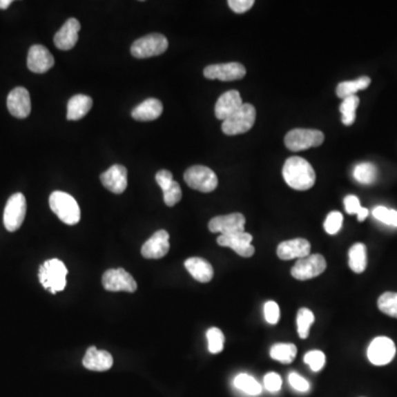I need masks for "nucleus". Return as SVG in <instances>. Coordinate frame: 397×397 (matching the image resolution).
Masks as SVG:
<instances>
[{
  "mask_svg": "<svg viewBox=\"0 0 397 397\" xmlns=\"http://www.w3.org/2000/svg\"><path fill=\"white\" fill-rule=\"evenodd\" d=\"M93 106V99L90 96L77 94L73 96L68 103V114L66 118L69 121H79L84 116L88 115L90 108Z\"/></svg>",
  "mask_w": 397,
  "mask_h": 397,
  "instance_id": "nucleus-26",
  "label": "nucleus"
},
{
  "mask_svg": "<svg viewBox=\"0 0 397 397\" xmlns=\"http://www.w3.org/2000/svg\"><path fill=\"white\" fill-rule=\"evenodd\" d=\"M169 233L167 231H157L142 247V255L148 260H159L169 252Z\"/></svg>",
  "mask_w": 397,
  "mask_h": 397,
  "instance_id": "nucleus-16",
  "label": "nucleus"
},
{
  "mask_svg": "<svg viewBox=\"0 0 397 397\" xmlns=\"http://www.w3.org/2000/svg\"><path fill=\"white\" fill-rule=\"evenodd\" d=\"M311 245L304 238H293L289 241L282 242L277 247V256L282 260L293 258H307L310 255Z\"/></svg>",
  "mask_w": 397,
  "mask_h": 397,
  "instance_id": "nucleus-19",
  "label": "nucleus"
},
{
  "mask_svg": "<svg viewBox=\"0 0 397 397\" xmlns=\"http://www.w3.org/2000/svg\"><path fill=\"white\" fill-rule=\"evenodd\" d=\"M184 178L190 188L204 193L214 191L219 184L215 173L206 166H192L184 173Z\"/></svg>",
  "mask_w": 397,
  "mask_h": 397,
  "instance_id": "nucleus-6",
  "label": "nucleus"
},
{
  "mask_svg": "<svg viewBox=\"0 0 397 397\" xmlns=\"http://www.w3.org/2000/svg\"><path fill=\"white\" fill-rule=\"evenodd\" d=\"M206 339H208L209 351L212 354H217L222 352L224 348V334L219 328L209 329L206 332Z\"/></svg>",
  "mask_w": 397,
  "mask_h": 397,
  "instance_id": "nucleus-35",
  "label": "nucleus"
},
{
  "mask_svg": "<svg viewBox=\"0 0 397 397\" xmlns=\"http://www.w3.org/2000/svg\"><path fill=\"white\" fill-rule=\"evenodd\" d=\"M186 271H189L195 280L200 282H211L214 271L211 264L208 260L200 258H191L184 262Z\"/></svg>",
  "mask_w": 397,
  "mask_h": 397,
  "instance_id": "nucleus-25",
  "label": "nucleus"
},
{
  "mask_svg": "<svg viewBox=\"0 0 397 397\" xmlns=\"http://www.w3.org/2000/svg\"><path fill=\"white\" fill-rule=\"evenodd\" d=\"M252 241L253 236L245 232L231 235H220L217 240L220 246L230 247L242 258H251L254 255L255 247L252 245Z\"/></svg>",
  "mask_w": 397,
  "mask_h": 397,
  "instance_id": "nucleus-14",
  "label": "nucleus"
},
{
  "mask_svg": "<svg viewBox=\"0 0 397 397\" xmlns=\"http://www.w3.org/2000/svg\"><path fill=\"white\" fill-rule=\"evenodd\" d=\"M378 169L370 162H362L356 164L354 170V177L360 184H371L376 181Z\"/></svg>",
  "mask_w": 397,
  "mask_h": 397,
  "instance_id": "nucleus-31",
  "label": "nucleus"
},
{
  "mask_svg": "<svg viewBox=\"0 0 397 397\" xmlns=\"http://www.w3.org/2000/svg\"><path fill=\"white\" fill-rule=\"evenodd\" d=\"M50 208L66 225H75L81 220V210L75 197L64 191H55L50 195Z\"/></svg>",
  "mask_w": 397,
  "mask_h": 397,
  "instance_id": "nucleus-2",
  "label": "nucleus"
},
{
  "mask_svg": "<svg viewBox=\"0 0 397 397\" xmlns=\"http://www.w3.org/2000/svg\"><path fill=\"white\" fill-rule=\"evenodd\" d=\"M203 75L209 79H220V81H236L241 79L246 75V69L243 64L238 62L230 64H212L206 66Z\"/></svg>",
  "mask_w": 397,
  "mask_h": 397,
  "instance_id": "nucleus-13",
  "label": "nucleus"
},
{
  "mask_svg": "<svg viewBox=\"0 0 397 397\" xmlns=\"http://www.w3.org/2000/svg\"><path fill=\"white\" fill-rule=\"evenodd\" d=\"M315 322V315L311 310L308 308L299 309L297 315V328H298V336L302 339H307L309 337L310 328Z\"/></svg>",
  "mask_w": 397,
  "mask_h": 397,
  "instance_id": "nucleus-33",
  "label": "nucleus"
},
{
  "mask_svg": "<svg viewBox=\"0 0 397 397\" xmlns=\"http://www.w3.org/2000/svg\"><path fill=\"white\" fill-rule=\"evenodd\" d=\"M236 389L249 395H260L262 393V385L253 376L242 373L234 378Z\"/></svg>",
  "mask_w": 397,
  "mask_h": 397,
  "instance_id": "nucleus-30",
  "label": "nucleus"
},
{
  "mask_svg": "<svg viewBox=\"0 0 397 397\" xmlns=\"http://www.w3.org/2000/svg\"><path fill=\"white\" fill-rule=\"evenodd\" d=\"M101 181L107 190L121 195L127 188V169L122 164H114L101 173Z\"/></svg>",
  "mask_w": 397,
  "mask_h": 397,
  "instance_id": "nucleus-20",
  "label": "nucleus"
},
{
  "mask_svg": "<svg viewBox=\"0 0 397 397\" xmlns=\"http://www.w3.org/2000/svg\"><path fill=\"white\" fill-rule=\"evenodd\" d=\"M371 84V79L369 77H361L354 81H345L341 82L337 86V95L340 99H347L350 96L356 95V92L365 90Z\"/></svg>",
  "mask_w": 397,
  "mask_h": 397,
  "instance_id": "nucleus-28",
  "label": "nucleus"
},
{
  "mask_svg": "<svg viewBox=\"0 0 397 397\" xmlns=\"http://www.w3.org/2000/svg\"><path fill=\"white\" fill-rule=\"evenodd\" d=\"M156 181L164 192V201L168 206H173L180 202L182 191L178 182L173 180V173L168 170H160L157 173Z\"/></svg>",
  "mask_w": 397,
  "mask_h": 397,
  "instance_id": "nucleus-18",
  "label": "nucleus"
},
{
  "mask_svg": "<svg viewBox=\"0 0 397 397\" xmlns=\"http://www.w3.org/2000/svg\"><path fill=\"white\" fill-rule=\"evenodd\" d=\"M162 110H164V106H162V101L157 99H148L135 107L132 110V116L136 121H155L160 117Z\"/></svg>",
  "mask_w": 397,
  "mask_h": 397,
  "instance_id": "nucleus-24",
  "label": "nucleus"
},
{
  "mask_svg": "<svg viewBox=\"0 0 397 397\" xmlns=\"http://www.w3.org/2000/svg\"><path fill=\"white\" fill-rule=\"evenodd\" d=\"M373 217L378 221L391 226H397V211L385 206H376L372 212Z\"/></svg>",
  "mask_w": 397,
  "mask_h": 397,
  "instance_id": "nucleus-36",
  "label": "nucleus"
},
{
  "mask_svg": "<svg viewBox=\"0 0 397 397\" xmlns=\"http://www.w3.org/2000/svg\"><path fill=\"white\" fill-rule=\"evenodd\" d=\"M304 361L306 365H309L310 369L313 372H319L322 370V367L326 365V356L319 350L309 351L304 356Z\"/></svg>",
  "mask_w": 397,
  "mask_h": 397,
  "instance_id": "nucleus-37",
  "label": "nucleus"
},
{
  "mask_svg": "<svg viewBox=\"0 0 397 397\" xmlns=\"http://www.w3.org/2000/svg\"><path fill=\"white\" fill-rule=\"evenodd\" d=\"M229 7L235 12V14H244L254 6V0H230Z\"/></svg>",
  "mask_w": 397,
  "mask_h": 397,
  "instance_id": "nucleus-42",
  "label": "nucleus"
},
{
  "mask_svg": "<svg viewBox=\"0 0 397 397\" xmlns=\"http://www.w3.org/2000/svg\"><path fill=\"white\" fill-rule=\"evenodd\" d=\"M11 3H12L11 0H0V9L5 10V9L8 8Z\"/></svg>",
  "mask_w": 397,
  "mask_h": 397,
  "instance_id": "nucleus-45",
  "label": "nucleus"
},
{
  "mask_svg": "<svg viewBox=\"0 0 397 397\" xmlns=\"http://www.w3.org/2000/svg\"><path fill=\"white\" fill-rule=\"evenodd\" d=\"M79 29H81V25L75 18L66 20L64 27L55 33V40H53L55 47L64 51L73 49L79 40Z\"/></svg>",
  "mask_w": 397,
  "mask_h": 397,
  "instance_id": "nucleus-22",
  "label": "nucleus"
},
{
  "mask_svg": "<svg viewBox=\"0 0 397 397\" xmlns=\"http://www.w3.org/2000/svg\"><path fill=\"white\" fill-rule=\"evenodd\" d=\"M282 177L288 186L298 191L309 190L316 182L313 166L302 157L293 156L286 160L282 168Z\"/></svg>",
  "mask_w": 397,
  "mask_h": 397,
  "instance_id": "nucleus-1",
  "label": "nucleus"
},
{
  "mask_svg": "<svg viewBox=\"0 0 397 397\" xmlns=\"http://www.w3.org/2000/svg\"><path fill=\"white\" fill-rule=\"evenodd\" d=\"M282 378L275 372L267 373L264 378V385L269 392H278L282 389Z\"/></svg>",
  "mask_w": 397,
  "mask_h": 397,
  "instance_id": "nucleus-40",
  "label": "nucleus"
},
{
  "mask_svg": "<svg viewBox=\"0 0 397 397\" xmlns=\"http://www.w3.org/2000/svg\"><path fill=\"white\" fill-rule=\"evenodd\" d=\"M359 104L360 99L356 95L343 99L340 105V112L342 114V123L345 126H351L356 122V112Z\"/></svg>",
  "mask_w": 397,
  "mask_h": 397,
  "instance_id": "nucleus-32",
  "label": "nucleus"
},
{
  "mask_svg": "<svg viewBox=\"0 0 397 397\" xmlns=\"http://www.w3.org/2000/svg\"><path fill=\"white\" fill-rule=\"evenodd\" d=\"M27 64L28 69L31 72L42 75L52 69V66H55V58L47 48L36 44L29 50Z\"/></svg>",
  "mask_w": 397,
  "mask_h": 397,
  "instance_id": "nucleus-15",
  "label": "nucleus"
},
{
  "mask_svg": "<svg viewBox=\"0 0 397 397\" xmlns=\"http://www.w3.org/2000/svg\"><path fill=\"white\" fill-rule=\"evenodd\" d=\"M289 383L298 392L306 393L310 389L309 382L306 378L297 374L296 372H291L289 374Z\"/></svg>",
  "mask_w": 397,
  "mask_h": 397,
  "instance_id": "nucleus-41",
  "label": "nucleus"
},
{
  "mask_svg": "<svg viewBox=\"0 0 397 397\" xmlns=\"http://www.w3.org/2000/svg\"><path fill=\"white\" fill-rule=\"evenodd\" d=\"M297 356L296 345L293 343H276L271 349V359L284 363L291 365L295 361Z\"/></svg>",
  "mask_w": 397,
  "mask_h": 397,
  "instance_id": "nucleus-29",
  "label": "nucleus"
},
{
  "mask_svg": "<svg viewBox=\"0 0 397 397\" xmlns=\"http://www.w3.org/2000/svg\"><path fill=\"white\" fill-rule=\"evenodd\" d=\"M168 40L160 33H151L138 39L133 43L130 52L135 58L147 59L162 55L168 49Z\"/></svg>",
  "mask_w": 397,
  "mask_h": 397,
  "instance_id": "nucleus-7",
  "label": "nucleus"
},
{
  "mask_svg": "<svg viewBox=\"0 0 397 397\" xmlns=\"http://www.w3.org/2000/svg\"><path fill=\"white\" fill-rule=\"evenodd\" d=\"M378 306L384 315L397 319V293H384L378 298Z\"/></svg>",
  "mask_w": 397,
  "mask_h": 397,
  "instance_id": "nucleus-34",
  "label": "nucleus"
},
{
  "mask_svg": "<svg viewBox=\"0 0 397 397\" xmlns=\"http://www.w3.org/2000/svg\"><path fill=\"white\" fill-rule=\"evenodd\" d=\"M66 275L68 269L64 262L53 258L44 262L39 269V280L43 288L50 293H57L64 291L66 286Z\"/></svg>",
  "mask_w": 397,
  "mask_h": 397,
  "instance_id": "nucleus-3",
  "label": "nucleus"
},
{
  "mask_svg": "<svg viewBox=\"0 0 397 397\" xmlns=\"http://www.w3.org/2000/svg\"><path fill=\"white\" fill-rule=\"evenodd\" d=\"M103 286L108 291H126L135 293L137 291V282H135L132 275L125 269H108L103 275Z\"/></svg>",
  "mask_w": 397,
  "mask_h": 397,
  "instance_id": "nucleus-11",
  "label": "nucleus"
},
{
  "mask_svg": "<svg viewBox=\"0 0 397 397\" xmlns=\"http://www.w3.org/2000/svg\"><path fill=\"white\" fill-rule=\"evenodd\" d=\"M241 94L238 90H228L220 96L215 104V116L220 121H226L229 117L238 112L243 105Z\"/></svg>",
  "mask_w": 397,
  "mask_h": 397,
  "instance_id": "nucleus-21",
  "label": "nucleus"
},
{
  "mask_svg": "<svg viewBox=\"0 0 397 397\" xmlns=\"http://www.w3.org/2000/svg\"><path fill=\"white\" fill-rule=\"evenodd\" d=\"M356 215H358L359 222H362V221H365V220L367 219V215H369V210H367V208H361Z\"/></svg>",
  "mask_w": 397,
  "mask_h": 397,
  "instance_id": "nucleus-44",
  "label": "nucleus"
},
{
  "mask_svg": "<svg viewBox=\"0 0 397 397\" xmlns=\"http://www.w3.org/2000/svg\"><path fill=\"white\" fill-rule=\"evenodd\" d=\"M345 211L349 214H358L362 208L360 200L356 195H347L345 197Z\"/></svg>",
  "mask_w": 397,
  "mask_h": 397,
  "instance_id": "nucleus-43",
  "label": "nucleus"
},
{
  "mask_svg": "<svg viewBox=\"0 0 397 397\" xmlns=\"http://www.w3.org/2000/svg\"><path fill=\"white\" fill-rule=\"evenodd\" d=\"M367 246L363 243H356L349 249V266L351 271L361 274L367 269Z\"/></svg>",
  "mask_w": 397,
  "mask_h": 397,
  "instance_id": "nucleus-27",
  "label": "nucleus"
},
{
  "mask_svg": "<svg viewBox=\"0 0 397 397\" xmlns=\"http://www.w3.org/2000/svg\"><path fill=\"white\" fill-rule=\"evenodd\" d=\"M26 212H27V202L25 195L18 192L11 195L7 201L3 211V225L6 230L9 232H16L19 230L22 223L25 221Z\"/></svg>",
  "mask_w": 397,
  "mask_h": 397,
  "instance_id": "nucleus-8",
  "label": "nucleus"
},
{
  "mask_svg": "<svg viewBox=\"0 0 397 397\" xmlns=\"http://www.w3.org/2000/svg\"><path fill=\"white\" fill-rule=\"evenodd\" d=\"M7 106L11 115L14 117L20 118V119L28 117L31 112L30 94L21 86L14 88L9 93Z\"/></svg>",
  "mask_w": 397,
  "mask_h": 397,
  "instance_id": "nucleus-17",
  "label": "nucleus"
},
{
  "mask_svg": "<svg viewBox=\"0 0 397 397\" xmlns=\"http://www.w3.org/2000/svg\"><path fill=\"white\" fill-rule=\"evenodd\" d=\"M246 220L242 213H232L213 217L209 222V230L212 233H221V235L241 233L245 229Z\"/></svg>",
  "mask_w": 397,
  "mask_h": 397,
  "instance_id": "nucleus-12",
  "label": "nucleus"
},
{
  "mask_svg": "<svg viewBox=\"0 0 397 397\" xmlns=\"http://www.w3.org/2000/svg\"><path fill=\"white\" fill-rule=\"evenodd\" d=\"M325 142V135L317 129L295 128L286 135L285 145L289 151H302L319 147Z\"/></svg>",
  "mask_w": 397,
  "mask_h": 397,
  "instance_id": "nucleus-5",
  "label": "nucleus"
},
{
  "mask_svg": "<svg viewBox=\"0 0 397 397\" xmlns=\"http://www.w3.org/2000/svg\"><path fill=\"white\" fill-rule=\"evenodd\" d=\"M343 215L338 211L330 212L325 221V231L330 235H334L342 228Z\"/></svg>",
  "mask_w": 397,
  "mask_h": 397,
  "instance_id": "nucleus-38",
  "label": "nucleus"
},
{
  "mask_svg": "<svg viewBox=\"0 0 397 397\" xmlns=\"http://www.w3.org/2000/svg\"><path fill=\"white\" fill-rule=\"evenodd\" d=\"M396 354V347L393 340L387 337H378L373 340L367 349V358L372 365L382 367L392 362Z\"/></svg>",
  "mask_w": 397,
  "mask_h": 397,
  "instance_id": "nucleus-10",
  "label": "nucleus"
},
{
  "mask_svg": "<svg viewBox=\"0 0 397 397\" xmlns=\"http://www.w3.org/2000/svg\"><path fill=\"white\" fill-rule=\"evenodd\" d=\"M264 315H265L266 321L269 325H277L280 318V306L277 304V302L269 300L264 304Z\"/></svg>",
  "mask_w": 397,
  "mask_h": 397,
  "instance_id": "nucleus-39",
  "label": "nucleus"
},
{
  "mask_svg": "<svg viewBox=\"0 0 397 397\" xmlns=\"http://www.w3.org/2000/svg\"><path fill=\"white\" fill-rule=\"evenodd\" d=\"M326 269V258L320 254H313L297 260L291 273L297 280H309L322 274Z\"/></svg>",
  "mask_w": 397,
  "mask_h": 397,
  "instance_id": "nucleus-9",
  "label": "nucleus"
},
{
  "mask_svg": "<svg viewBox=\"0 0 397 397\" xmlns=\"http://www.w3.org/2000/svg\"><path fill=\"white\" fill-rule=\"evenodd\" d=\"M82 363L83 367L88 370L104 372V371L110 370L113 367L114 360L110 352L97 350L96 347H90L86 350Z\"/></svg>",
  "mask_w": 397,
  "mask_h": 397,
  "instance_id": "nucleus-23",
  "label": "nucleus"
},
{
  "mask_svg": "<svg viewBox=\"0 0 397 397\" xmlns=\"http://www.w3.org/2000/svg\"><path fill=\"white\" fill-rule=\"evenodd\" d=\"M256 121V110L252 104L244 103L241 108L233 115L223 122L222 130L225 135L235 136L244 134L252 129Z\"/></svg>",
  "mask_w": 397,
  "mask_h": 397,
  "instance_id": "nucleus-4",
  "label": "nucleus"
}]
</instances>
